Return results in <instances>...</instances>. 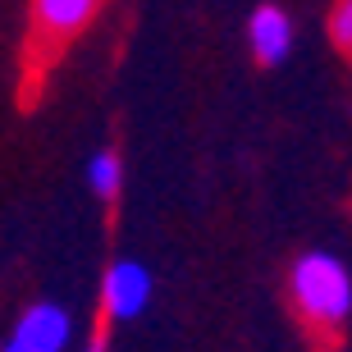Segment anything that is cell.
Here are the masks:
<instances>
[{
    "label": "cell",
    "instance_id": "6da1fadb",
    "mask_svg": "<svg viewBox=\"0 0 352 352\" xmlns=\"http://www.w3.org/2000/svg\"><path fill=\"white\" fill-rule=\"evenodd\" d=\"M288 288H293V307H298L302 325L311 329V334H339L343 320L352 311V279L334 256L325 252H311V256H302L288 274Z\"/></svg>",
    "mask_w": 352,
    "mask_h": 352
},
{
    "label": "cell",
    "instance_id": "7a4b0ae2",
    "mask_svg": "<svg viewBox=\"0 0 352 352\" xmlns=\"http://www.w3.org/2000/svg\"><path fill=\"white\" fill-rule=\"evenodd\" d=\"M146 293H151V279L138 261H115L105 270V316L110 320H133L146 307Z\"/></svg>",
    "mask_w": 352,
    "mask_h": 352
},
{
    "label": "cell",
    "instance_id": "3957f363",
    "mask_svg": "<svg viewBox=\"0 0 352 352\" xmlns=\"http://www.w3.org/2000/svg\"><path fill=\"white\" fill-rule=\"evenodd\" d=\"M96 5H101V0H32V14H37L41 37L69 41V37H78L82 28H87V19L96 14Z\"/></svg>",
    "mask_w": 352,
    "mask_h": 352
},
{
    "label": "cell",
    "instance_id": "277c9868",
    "mask_svg": "<svg viewBox=\"0 0 352 352\" xmlns=\"http://www.w3.org/2000/svg\"><path fill=\"white\" fill-rule=\"evenodd\" d=\"M248 37H252V55H256L261 65H279V60L288 55V41H293L288 14L274 10V5H261V10L252 14V23H248Z\"/></svg>",
    "mask_w": 352,
    "mask_h": 352
},
{
    "label": "cell",
    "instance_id": "5b68a950",
    "mask_svg": "<svg viewBox=\"0 0 352 352\" xmlns=\"http://www.w3.org/2000/svg\"><path fill=\"white\" fill-rule=\"evenodd\" d=\"M69 339V316L60 311V307H32V311L23 316V325H19V334H14V343H23L28 352H60Z\"/></svg>",
    "mask_w": 352,
    "mask_h": 352
},
{
    "label": "cell",
    "instance_id": "8992f818",
    "mask_svg": "<svg viewBox=\"0 0 352 352\" xmlns=\"http://www.w3.org/2000/svg\"><path fill=\"white\" fill-rule=\"evenodd\" d=\"M91 188L101 201H115L119 197V156L115 151H101V156L91 160Z\"/></svg>",
    "mask_w": 352,
    "mask_h": 352
},
{
    "label": "cell",
    "instance_id": "52a82bcc",
    "mask_svg": "<svg viewBox=\"0 0 352 352\" xmlns=\"http://www.w3.org/2000/svg\"><path fill=\"white\" fill-rule=\"evenodd\" d=\"M329 37H334V46L352 60V0H339V5H334V14H329Z\"/></svg>",
    "mask_w": 352,
    "mask_h": 352
},
{
    "label": "cell",
    "instance_id": "ba28073f",
    "mask_svg": "<svg viewBox=\"0 0 352 352\" xmlns=\"http://www.w3.org/2000/svg\"><path fill=\"white\" fill-rule=\"evenodd\" d=\"M87 352H105V334H96V339H91V348Z\"/></svg>",
    "mask_w": 352,
    "mask_h": 352
},
{
    "label": "cell",
    "instance_id": "9c48e42d",
    "mask_svg": "<svg viewBox=\"0 0 352 352\" xmlns=\"http://www.w3.org/2000/svg\"><path fill=\"white\" fill-rule=\"evenodd\" d=\"M5 352H28V348H23V343H10V348H5Z\"/></svg>",
    "mask_w": 352,
    "mask_h": 352
}]
</instances>
